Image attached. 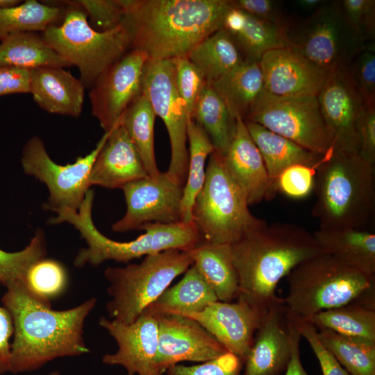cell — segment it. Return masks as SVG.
I'll return each mask as SVG.
<instances>
[{
    "label": "cell",
    "instance_id": "obj_1",
    "mask_svg": "<svg viewBox=\"0 0 375 375\" xmlns=\"http://www.w3.org/2000/svg\"><path fill=\"white\" fill-rule=\"evenodd\" d=\"M6 288L1 301L12 316L14 328L10 372H33L56 358L90 351L83 340V326L96 298L70 309L56 310L50 302L30 293L24 282Z\"/></svg>",
    "mask_w": 375,
    "mask_h": 375
},
{
    "label": "cell",
    "instance_id": "obj_2",
    "mask_svg": "<svg viewBox=\"0 0 375 375\" xmlns=\"http://www.w3.org/2000/svg\"><path fill=\"white\" fill-rule=\"evenodd\" d=\"M131 49L149 59L187 56L222 28L229 0H120Z\"/></svg>",
    "mask_w": 375,
    "mask_h": 375
},
{
    "label": "cell",
    "instance_id": "obj_3",
    "mask_svg": "<svg viewBox=\"0 0 375 375\" xmlns=\"http://www.w3.org/2000/svg\"><path fill=\"white\" fill-rule=\"evenodd\" d=\"M237 272V300L268 308L281 299L279 281L303 261L324 253L313 235L299 225L264 221L230 244Z\"/></svg>",
    "mask_w": 375,
    "mask_h": 375
},
{
    "label": "cell",
    "instance_id": "obj_4",
    "mask_svg": "<svg viewBox=\"0 0 375 375\" xmlns=\"http://www.w3.org/2000/svg\"><path fill=\"white\" fill-rule=\"evenodd\" d=\"M312 215L320 228L368 229L375 215L374 165L358 153L335 149L316 169Z\"/></svg>",
    "mask_w": 375,
    "mask_h": 375
},
{
    "label": "cell",
    "instance_id": "obj_5",
    "mask_svg": "<svg viewBox=\"0 0 375 375\" xmlns=\"http://www.w3.org/2000/svg\"><path fill=\"white\" fill-rule=\"evenodd\" d=\"M94 193L89 190L77 210L64 208L56 211L49 219L50 224L67 222L72 224L87 242L74 260V266L98 267L106 260L128 262L130 260L169 249L190 251L203 240L193 222L172 224L151 223L141 230L145 233L130 242H117L103 235L92 219Z\"/></svg>",
    "mask_w": 375,
    "mask_h": 375
},
{
    "label": "cell",
    "instance_id": "obj_6",
    "mask_svg": "<svg viewBox=\"0 0 375 375\" xmlns=\"http://www.w3.org/2000/svg\"><path fill=\"white\" fill-rule=\"evenodd\" d=\"M375 275L351 267L327 253L312 256L287 276V311L303 319L353 302L374 290Z\"/></svg>",
    "mask_w": 375,
    "mask_h": 375
},
{
    "label": "cell",
    "instance_id": "obj_7",
    "mask_svg": "<svg viewBox=\"0 0 375 375\" xmlns=\"http://www.w3.org/2000/svg\"><path fill=\"white\" fill-rule=\"evenodd\" d=\"M56 2L49 4L66 6L61 22L49 26L41 35L57 53L78 67L81 81L90 89L104 71L131 49L129 32L124 22L110 31H97L72 1Z\"/></svg>",
    "mask_w": 375,
    "mask_h": 375
},
{
    "label": "cell",
    "instance_id": "obj_8",
    "mask_svg": "<svg viewBox=\"0 0 375 375\" xmlns=\"http://www.w3.org/2000/svg\"><path fill=\"white\" fill-rule=\"evenodd\" d=\"M193 264L189 251L169 249L144 257L138 264L109 267L104 276L110 300L106 310L111 319L128 324L169 288L178 276Z\"/></svg>",
    "mask_w": 375,
    "mask_h": 375
},
{
    "label": "cell",
    "instance_id": "obj_9",
    "mask_svg": "<svg viewBox=\"0 0 375 375\" xmlns=\"http://www.w3.org/2000/svg\"><path fill=\"white\" fill-rule=\"evenodd\" d=\"M246 197L226 169L223 157L209 156L203 185L195 198L192 222L203 241L231 244L265 220L253 216Z\"/></svg>",
    "mask_w": 375,
    "mask_h": 375
},
{
    "label": "cell",
    "instance_id": "obj_10",
    "mask_svg": "<svg viewBox=\"0 0 375 375\" xmlns=\"http://www.w3.org/2000/svg\"><path fill=\"white\" fill-rule=\"evenodd\" d=\"M288 47L331 73L349 67L362 47L347 23L339 1H326L285 27Z\"/></svg>",
    "mask_w": 375,
    "mask_h": 375
},
{
    "label": "cell",
    "instance_id": "obj_11",
    "mask_svg": "<svg viewBox=\"0 0 375 375\" xmlns=\"http://www.w3.org/2000/svg\"><path fill=\"white\" fill-rule=\"evenodd\" d=\"M244 121L262 125L318 154L324 155L332 147L316 96H276L264 90Z\"/></svg>",
    "mask_w": 375,
    "mask_h": 375
},
{
    "label": "cell",
    "instance_id": "obj_12",
    "mask_svg": "<svg viewBox=\"0 0 375 375\" xmlns=\"http://www.w3.org/2000/svg\"><path fill=\"white\" fill-rule=\"evenodd\" d=\"M109 132H104L94 149L72 164L56 163L48 154L42 140L31 137L25 144L22 155L24 172L47 186L49 196L43 208L56 212L68 208L77 210L90 190L89 177L92 165L106 141Z\"/></svg>",
    "mask_w": 375,
    "mask_h": 375
},
{
    "label": "cell",
    "instance_id": "obj_13",
    "mask_svg": "<svg viewBox=\"0 0 375 375\" xmlns=\"http://www.w3.org/2000/svg\"><path fill=\"white\" fill-rule=\"evenodd\" d=\"M142 92L169 135L171 158L166 173L184 187L189 160L187 124L190 117L178 92L173 59H148L143 69Z\"/></svg>",
    "mask_w": 375,
    "mask_h": 375
},
{
    "label": "cell",
    "instance_id": "obj_14",
    "mask_svg": "<svg viewBox=\"0 0 375 375\" xmlns=\"http://www.w3.org/2000/svg\"><path fill=\"white\" fill-rule=\"evenodd\" d=\"M147 55L130 49L110 65L90 89L92 115L105 132L121 124V119L142 92V74Z\"/></svg>",
    "mask_w": 375,
    "mask_h": 375
},
{
    "label": "cell",
    "instance_id": "obj_15",
    "mask_svg": "<svg viewBox=\"0 0 375 375\" xmlns=\"http://www.w3.org/2000/svg\"><path fill=\"white\" fill-rule=\"evenodd\" d=\"M126 211L112 225L115 232L141 230L151 223L172 224L181 221L183 186L166 172L131 182L122 188Z\"/></svg>",
    "mask_w": 375,
    "mask_h": 375
},
{
    "label": "cell",
    "instance_id": "obj_16",
    "mask_svg": "<svg viewBox=\"0 0 375 375\" xmlns=\"http://www.w3.org/2000/svg\"><path fill=\"white\" fill-rule=\"evenodd\" d=\"M316 97L332 147L358 154L356 125L365 106L349 67L331 72Z\"/></svg>",
    "mask_w": 375,
    "mask_h": 375
},
{
    "label": "cell",
    "instance_id": "obj_17",
    "mask_svg": "<svg viewBox=\"0 0 375 375\" xmlns=\"http://www.w3.org/2000/svg\"><path fill=\"white\" fill-rule=\"evenodd\" d=\"M151 314L158 324L156 365L162 374L180 362H204L228 351L192 318L171 313Z\"/></svg>",
    "mask_w": 375,
    "mask_h": 375
},
{
    "label": "cell",
    "instance_id": "obj_18",
    "mask_svg": "<svg viewBox=\"0 0 375 375\" xmlns=\"http://www.w3.org/2000/svg\"><path fill=\"white\" fill-rule=\"evenodd\" d=\"M99 324L118 346L115 353L102 357L103 363L121 365L127 375H163L156 365L158 324L153 314L144 312L128 324L101 317Z\"/></svg>",
    "mask_w": 375,
    "mask_h": 375
},
{
    "label": "cell",
    "instance_id": "obj_19",
    "mask_svg": "<svg viewBox=\"0 0 375 375\" xmlns=\"http://www.w3.org/2000/svg\"><path fill=\"white\" fill-rule=\"evenodd\" d=\"M267 309L240 300L217 301L199 312L182 316L196 320L228 352L244 362Z\"/></svg>",
    "mask_w": 375,
    "mask_h": 375
},
{
    "label": "cell",
    "instance_id": "obj_20",
    "mask_svg": "<svg viewBox=\"0 0 375 375\" xmlns=\"http://www.w3.org/2000/svg\"><path fill=\"white\" fill-rule=\"evenodd\" d=\"M259 64L265 90L276 96H317L330 74L290 47L267 51Z\"/></svg>",
    "mask_w": 375,
    "mask_h": 375
},
{
    "label": "cell",
    "instance_id": "obj_21",
    "mask_svg": "<svg viewBox=\"0 0 375 375\" xmlns=\"http://www.w3.org/2000/svg\"><path fill=\"white\" fill-rule=\"evenodd\" d=\"M290 358L287 310L283 299L271 305L244 360L242 375H278Z\"/></svg>",
    "mask_w": 375,
    "mask_h": 375
},
{
    "label": "cell",
    "instance_id": "obj_22",
    "mask_svg": "<svg viewBox=\"0 0 375 375\" xmlns=\"http://www.w3.org/2000/svg\"><path fill=\"white\" fill-rule=\"evenodd\" d=\"M223 160L249 206L275 197L261 154L241 119H237L236 133Z\"/></svg>",
    "mask_w": 375,
    "mask_h": 375
},
{
    "label": "cell",
    "instance_id": "obj_23",
    "mask_svg": "<svg viewBox=\"0 0 375 375\" xmlns=\"http://www.w3.org/2000/svg\"><path fill=\"white\" fill-rule=\"evenodd\" d=\"M106 141L92 165L90 186L122 188L145 178L148 174L124 128L120 124L110 130Z\"/></svg>",
    "mask_w": 375,
    "mask_h": 375
},
{
    "label": "cell",
    "instance_id": "obj_24",
    "mask_svg": "<svg viewBox=\"0 0 375 375\" xmlns=\"http://www.w3.org/2000/svg\"><path fill=\"white\" fill-rule=\"evenodd\" d=\"M85 89L81 79L65 67L44 66L30 70L29 93L49 113L79 117Z\"/></svg>",
    "mask_w": 375,
    "mask_h": 375
},
{
    "label": "cell",
    "instance_id": "obj_25",
    "mask_svg": "<svg viewBox=\"0 0 375 375\" xmlns=\"http://www.w3.org/2000/svg\"><path fill=\"white\" fill-rule=\"evenodd\" d=\"M244 122L261 154L274 196L278 192V179L285 169L295 165L317 169L320 164L324 155L306 149L262 125L249 121Z\"/></svg>",
    "mask_w": 375,
    "mask_h": 375
},
{
    "label": "cell",
    "instance_id": "obj_26",
    "mask_svg": "<svg viewBox=\"0 0 375 375\" xmlns=\"http://www.w3.org/2000/svg\"><path fill=\"white\" fill-rule=\"evenodd\" d=\"M313 237L324 253L368 275H375V234L355 228H319Z\"/></svg>",
    "mask_w": 375,
    "mask_h": 375
},
{
    "label": "cell",
    "instance_id": "obj_27",
    "mask_svg": "<svg viewBox=\"0 0 375 375\" xmlns=\"http://www.w3.org/2000/svg\"><path fill=\"white\" fill-rule=\"evenodd\" d=\"M193 265L214 291L220 301L238 298V278L230 244L202 241L190 250Z\"/></svg>",
    "mask_w": 375,
    "mask_h": 375
},
{
    "label": "cell",
    "instance_id": "obj_28",
    "mask_svg": "<svg viewBox=\"0 0 375 375\" xmlns=\"http://www.w3.org/2000/svg\"><path fill=\"white\" fill-rule=\"evenodd\" d=\"M210 84L232 115L243 121L265 90L259 62L247 60Z\"/></svg>",
    "mask_w": 375,
    "mask_h": 375
},
{
    "label": "cell",
    "instance_id": "obj_29",
    "mask_svg": "<svg viewBox=\"0 0 375 375\" xmlns=\"http://www.w3.org/2000/svg\"><path fill=\"white\" fill-rule=\"evenodd\" d=\"M304 320L317 329L327 328L375 342L374 292L344 306L318 312Z\"/></svg>",
    "mask_w": 375,
    "mask_h": 375
},
{
    "label": "cell",
    "instance_id": "obj_30",
    "mask_svg": "<svg viewBox=\"0 0 375 375\" xmlns=\"http://www.w3.org/2000/svg\"><path fill=\"white\" fill-rule=\"evenodd\" d=\"M217 301L212 289L192 265L178 283L167 288L144 312L185 315L199 312Z\"/></svg>",
    "mask_w": 375,
    "mask_h": 375
},
{
    "label": "cell",
    "instance_id": "obj_31",
    "mask_svg": "<svg viewBox=\"0 0 375 375\" xmlns=\"http://www.w3.org/2000/svg\"><path fill=\"white\" fill-rule=\"evenodd\" d=\"M44 66L69 67L72 65L35 32L13 33L0 41V67L31 70Z\"/></svg>",
    "mask_w": 375,
    "mask_h": 375
},
{
    "label": "cell",
    "instance_id": "obj_32",
    "mask_svg": "<svg viewBox=\"0 0 375 375\" xmlns=\"http://www.w3.org/2000/svg\"><path fill=\"white\" fill-rule=\"evenodd\" d=\"M187 57L208 83L230 73L245 60L233 38L223 28L197 44Z\"/></svg>",
    "mask_w": 375,
    "mask_h": 375
},
{
    "label": "cell",
    "instance_id": "obj_33",
    "mask_svg": "<svg viewBox=\"0 0 375 375\" xmlns=\"http://www.w3.org/2000/svg\"><path fill=\"white\" fill-rule=\"evenodd\" d=\"M192 119L207 133L214 151L224 157L235 137L237 119L210 83L203 89Z\"/></svg>",
    "mask_w": 375,
    "mask_h": 375
},
{
    "label": "cell",
    "instance_id": "obj_34",
    "mask_svg": "<svg viewBox=\"0 0 375 375\" xmlns=\"http://www.w3.org/2000/svg\"><path fill=\"white\" fill-rule=\"evenodd\" d=\"M187 137L189 144L188 169L181 205V221L185 223L192 222L194 202L206 178V161L214 151L207 133L192 118L188 120Z\"/></svg>",
    "mask_w": 375,
    "mask_h": 375
},
{
    "label": "cell",
    "instance_id": "obj_35",
    "mask_svg": "<svg viewBox=\"0 0 375 375\" xmlns=\"http://www.w3.org/2000/svg\"><path fill=\"white\" fill-rule=\"evenodd\" d=\"M321 343L350 375H375V342L327 328L317 331Z\"/></svg>",
    "mask_w": 375,
    "mask_h": 375
},
{
    "label": "cell",
    "instance_id": "obj_36",
    "mask_svg": "<svg viewBox=\"0 0 375 375\" xmlns=\"http://www.w3.org/2000/svg\"><path fill=\"white\" fill-rule=\"evenodd\" d=\"M156 114L147 96L142 94L124 114L121 124L136 149L149 176H154L158 170L154 149Z\"/></svg>",
    "mask_w": 375,
    "mask_h": 375
},
{
    "label": "cell",
    "instance_id": "obj_37",
    "mask_svg": "<svg viewBox=\"0 0 375 375\" xmlns=\"http://www.w3.org/2000/svg\"><path fill=\"white\" fill-rule=\"evenodd\" d=\"M65 8L36 0L0 7V41L20 32H43L61 21Z\"/></svg>",
    "mask_w": 375,
    "mask_h": 375
},
{
    "label": "cell",
    "instance_id": "obj_38",
    "mask_svg": "<svg viewBox=\"0 0 375 375\" xmlns=\"http://www.w3.org/2000/svg\"><path fill=\"white\" fill-rule=\"evenodd\" d=\"M230 34L247 60L259 62L267 51L288 47L285 27L276 26L244 12L242 22Z\"/></svg>",
    "mask_w": 375,
    "mask_h": 375
},
{
    "label": "cell",
    "instance_id": "obj_39",
    "mask_svg": "<svg viewBox=\"0 0 375 375\" xmlns=\"http://www.w3.org/2000/svg\"><path fill=\"white\" fill-rule=\"evenodd\" d=\"M47 242L42 229H38L28 244L17 252L0 249V283L6 288L24 282L27 272L38 260L46 257Z\"/></svg>",
    "mask_w": 375,
    "mask_h": 375
},
{
    "label": "cell",
    "instance_id": "obj_40",
    "mask_svg": "<svg viewBox=\"0 0 375 375\" xmlns=\"http://www.w3.org/2000/svg\"><path fill=\"white\" fill-rule=\"evenodd\" d=\"M67 281V271L59 261L44 258L30 267L24 285L33 296L50 302L64 292Z\"/></svg>",
    "mask_w": 375,
    "mask_h": 375
},
{
    "label": "cell",
    "instance_id": "obj_41",
    "mask_svg": "<svg viewBox=\"0 0 375 375\" xmlns=\"http://www.w3.org/2000/svg\"><path fill=\"white\" fill-rule=\"evenodd\" d=\"M339 2L345 20L359 43L366 47L374 42L375 1L341 0Z\"/></svg>",
    "mask_w": 375,
    "mask_h": 375
},
{
    "label": "cell",
    "instance_id": "obj_42",
    "mask_svg": "<svg viewBox=\"0 0 375 375\" xmlns=\"http://www.w3.org/2000/svg\"><path fill=\"white\" fill-rule=\"evenodd\" d=\"M173 60L178 92L188 117L192 118L197 101L207 82L202 72L187 56Z\"/></svg>",
    "mask_w": 375,
    "mask_h": 375
},
{
    "label": "cell",
    "instance_id": "obj_43",
    "mask_svg": "<svg viewBox=\"0 0 375 375\" xmlns=\"http://www.w3.org/2000/svg\"><path fill=\"white\" fill-rule=\"evenodd\" d=\"M365 108L375 107V48L367 44L349 66Z\"/></svg>",
    "mask_w": 375,
    "mask_h": 375
},
{
    "label": "cell",
    "instance_id": "obj_44",
    "mask_svg": "<svg viewBox=\"0 0 375 375\" xmlns=\"http://www.w3.org/2000/svg\"><path fill=\"white\" fill-rule=\"evenodd\" d=\"M90 19V25L97 31H107L119 26L125 13L120 0H75Z\"/></svg>",
    "mask_w": 375,
    "mask_h": 375
},
{
    "label": "cell",
    "instance_id": "obj_45",
    "mask_svg": "<svg viewBox=\"0 0 375 375\" xmlns=\"http://www.w3.org/2000/svg\"><path fill=\"white\" fill-rule=\"evenodd\" d=\"M244 362L228 351L202 364L185 366L175 365L166 371V375H242Z\"/></svg>",
    "mask_w": 375,
    "mask_h": 375
},
{
    "label": "cell",
    "instance_id": "obj_46",
    "mask_svg": "<svg viewBox=\"0 0 375 375\" xmlns=\"http://www.w3.org/2000/svg\"><path fill=\"white\" fill-rule=\"evenodd\" d=\"M315 171V167L303 165L289 167L278 179V191L293 199L306 197L314 188Z\"/></svg>",
    "mask_w": 375,
    "mask_h": 375
},
{
    "label": "cell",
    "instance_id": "obj_47",
    "mask_svg": "<svg viewBox=\"0 0 375 375\" xmlns=\"http://www.w3.org/2000/svg\"><path fill=\"white\" fill-rule=\"evenodd\" d=\"M290 314V313H289ZM301 337L312 348L319 363L323 375H350L332 353L321 343L317 328L310 322L290 314Z\"/></svg>",
    "mask_w": 375,
    "mask_h": 375
},
{
    "label": "cell",
    "instance_id": "obj_48",
    "mask_svg": "<svg viewBox=\"0 0 375 375\" xmlns=\"http://www.w3.org/2000/svg\"><path fill=\"white\" fill-rule=\"evenodd\" d=\"M232 7L251 16L275 24L286 27L289 19L285 17L280 3L272 0H229Z\"/></svg>",
    "mask_w": 375,
    "mask_h": 375
},
{
    "label": "cell",
    "instance_id": "obj_49",
    "mask_svg": "<svg viewBox=\"0 0 375 375\" xmlns=\"http://www.w3.org/2000/svg\"><path fill=\"white\" fill-rule=\"evenodd\" d=\"M358 155L369 163L375 164V107L367 108L356 125Z\"/></svg>",
    "mask_w": 375,
    "mask_h": 375
},
{
    "label": "cell",
    "instance_id": "obj_50",
    "mask_svg": "<svg viewBox=\"0 0 375 375\" xmlns=\"http://www.w3.org/2000/svg\"><path fill=\"white\" fill-rule=\"evenodd\" d=\"M30 69L15 67H0V97L29 93Z\"/></svg>",
    "mask_w": 375,
    "mask_h": 375
},
{
    "label": "cell",
    "instance_id": "obj_51",
    "mask_svg": "<svg viewBox=\"0 0 375 375\" xmlns=\"http://www.w3.org/2000/svg\"><path fill=\"white\" fill-rule=\"evenodd\" d=\"M14 328L12 316L4 306H0V375L10 372V340Z\"/></svg>",
    "mask_w": 375,
    "mask_h": 375
},
{
    "label": "cell",
    "instance_id": "obj_52",
    "mask_svg": "<svg viewBox=\"0 0 375 375\" xmlns=\"http://www.w3.org/2000/svg\"><path fill=\"white\" fill-rule=\"evenodd\" d=\"M287 317L290 342V358L284 375H309L303 368L300 357L299 344L301 336L288 311Z\"/></svg>",
    "mask_w": 375,
    "mask_h": 375
},
{
    "label": "cell",
    "instance_id": "obj_53",
    "mask_svg": "<svg viewBox=\"0 0 375 375\" xmlns=\"http://www.w3.org/2000/svg\"><path fill=\"white\" fill-rule=\"evenodd\" d=\"M326 2V1L323 0H298L295 3L301 9L315 11Z\"/></svg>",
    "mask_w": 375,
    "mask_h": 375
},
{
    "label": "cell",
    "instance_id": "obj_54",
    "mask_svg": "<svg viewBox=\"0 0 375 375\" xmlns=\"http://www.w3.org/2000/svg\"><path fill=\"white\" fill-rule=\"evenodd\" d=\"M21 1L19 0H0V7H8L15 6L19 3Z\"/></svg>",
    "mask_w": 375,
    "mask_h": 375
},
{
    "label": "cell",
    "instance_id": "obj_55",
    "mask_svg": "<svg viewBox=\"0 0 375 375\" xmlns=\"http://www.w3.org/2000/svg\"><path fill=\"white\" fill-rule=\"evenodd\" d=\"M48 375H60L58 371H53L50 372Z\"/></svg>",
    "mask_w": 375,
    "mask_h": 375
}]
</instances>
